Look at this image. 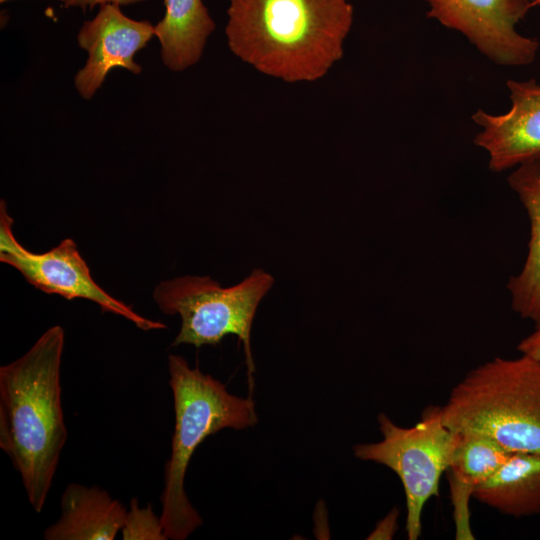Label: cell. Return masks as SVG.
<instances>
[{"mask_svg":"<svg viewBox=\"0 0 540 540\" xmlns=\"http://www.w3.org/2000/svg\"><path fill=\"white\" fill-rule=\"evenodd\" d=\"M455 433L456 442L446 471L450 483L455 538L474 539L470 526V498L476 488L491 477L513 452L482 434Z\"/></svg>","mask_w":540,"mask_h":540,"instance_id":"obj_12","label":"cell"},{"mask_svg":"<svg viewBox=\"0 0 540 540\" xmlns=\"http://www.w3.org/2000/svg\"><path fill=\"white\" fill-rule=\"evenodd\" d=\"M378 424L382 439L355 445L354 456L382 464L399 477L406 499L407 538L417 540L422 532L424 507L439 494L456 433L444 424L441 406L425 408L420 420L411 427L397 425L384 413L378 415Z\"/></svg>","mask_w":540,"mask_h":540,"instance_id":"obj_6","label":"cell"},{"mask_svg":"<svg viewBox=\"0 0 540 540\" xmlns=\"http://www.w3.org/2000/svg\"><path fill=\"white\" fill-rule=\"evenodd\" d=\"M125 540H166L168 539L160 516H157L151 504L140 507L136 497L130 500L124 525L121 529Z\"/></svg>","mask_w":540,"mask_h":540,"instance_id":"obj_16","label":"cell"},{"mask_svg":"<svg viewBox=\"0 0 540 540\" xmlns=\"http://www.w3.org/2000/svg\"><path fill=\"white\" fill-rule=\"evenodd\" d=\"M13 218L6 203H0V261L17 269L28 283L47 293L68 300L82 298L96 303L103 312L113 313L132 322L143 331L165 329L166 325L138 314L124 302L114 298L93 279L76 243L66 238L44 253H33L15 238Z\"/></svg>","mask_w":540,"mask_h":540,"instance_id":"obj_7","label":"cell"},{"mask_svg":"<svg viewBox=\"0 0 540 540\" xmlns=\"http://www.w3.org/2000/svg\"><path fill=\"white\" fill-rule=\"evenodd\" d=\"M273 277L255 269L242 282L224 288L209 276H183L160 282L153 291L159 309L178 314L180 330L172 346L190 344L197 348L217 345L228 335L243 343L250 389L255 365L250 333L257 307L271 289Z\"/></svg>","mask_w":540,"mask_h":540,"instance_id":"obj_5","label":"cell"},{"mask_svg":"<svg viewBox=\"0 0 540 540\" xmlns=\"http://www.w3.org/2000/svg\"><path fill=\"white\" fill-rule=\"evenodd\" d=\"M532 1H534V0H532Z\"/></svg>","mask_w":540,"mask_h":540,"instance_id":"obj_22","label":"cell"},{"mask_svg":"<svg viewBox=\"0 0 540 540\" xmlns=\"http://www.w3.org/2000/svg\"><path fill=\"white\" fill-rule=\"evenodd\" d=\"M349 0H229L230 51L287 83L315 82L342 59L352 28Z\"/></svg>","mask_w":540,"mask_h":540,"instance_id":"obj_1","label":"cell"},{"mask_svg":"<svg viewBox=\"0 0 540 540\" xmlns=\"http://www.w3.org/2000/svg\"><path fill=\"white\" fill-rule=\"evenodd\" d=\"M147 0H67L65 7H77L83 10L87 8H93L97 5L101 6L103 4H117V5H132Z\"/></svg>","mask_w":540,"mask_h":540,"instance_id":"obj_19","label":"cell"},{"mask_svg":"<svg viewBox=\"0 0 540 540\" xmlns=\"http://www.w3.org/2000/svg\"><path fill=\"white\" fill-rule=\"evenodd\" d=\"M441 412L454 432L488 436L510 452L540 454V359L496 357L473 368Z\"/></svg>","mask_w":540,"mask_h":540,"instance_id":"obj_4","label":"cell"},{"mask_svg":"<svg viewBox=\"0 0 540 540\" xmlns=\"http://www.w3.org/2000/svg\"><path fill=\"white\" fill-rule=\"evenodd\" d=\"M65 334L48 328L20 358L0 367V447L40 513L67 440L61 399Z\"/></svg>","mask_w":540,"mask_h":540,"instance_id":"obj_2","label":"cell"},{"mask_svg":"<svg viewBox=\"0 0 540 540\" xmlns=\"http://www.w3.org/2000/svg\"><path fill=\"white\" fill-rule=\"evenodd\" d=\"M163 18L154 26L163 64L181 72L196 64L215 23L202 0H163Z\"/></svg>","mask_w":540,"mask_h":540,"instance_id":"obj_14","label":"cell"},{"mask_svg":"<svg viewBox=\"0 0 540 540\" xmlns=\"http://www.w3.org/2000/svg\"><path fill=\"white\" fill-rule=\"evenodd\" d=\"M473 498L508 516L540 514V454L513 452Z\"/></svg>","mask_w":540,"mask_h":540,"instance_id":"obj_15","label":"cell"},{"mask_svg":"<svg viewBox=\"0 0 540 540\" xmlns=\"http://www.w3.org/2000/svg\"><path fill=\"white\" fill-rule=\"evenodd\" d=\"M427 17L455 30L487 59L500 66L532 63L539 42L517 31L533 7L532 0H423Z\"/></svg>","mask_w":540,"mask_h":540,"instance_id":"obj_8","label":"cell"},{"mask_svg":"<svg viewBox=\"0 0 540 540\" xmlns=\"http://www.w3.org/2000/svg\"><path fill=\"white\" fill-rule=\"evenodd\" d=\"M517 349L521 354L540 359V324L536 325V329L519 342Z\"/></svg>","mask_w":540,"mask_h":540,"instance_id":"obj_18","label":"cell"},{"mask_svg":"<svg viewBox=\"0 0 540 540\" xmlns=\"http://www.w3.org/2000/svg\"><path fill=\"white\" fill-rule=\"evenodd\" d=\"M536 5L540 6V0H534L533 1V6H536Z\"/></svg>","mask_w":540,"mask_h":540,"instance_id":"obj_21","label":"cell"},{"mask_svg":"<svg viewBox=\"0 0 540 540\" xmlns=\"http://www.w3.org/2000/svg\"><path fill=\"white\" fill-rule=\"evenodd\" d=\"M399 510L393 509L370 534L369 539H391L397 529Z\"/></svg>","mask_w":540,"mask_h":540,"instance_id":"obj_17","label":"cell"},{"mask_svg":"<svg viewBox=\"0 0 540 540\" xmlns=\"http://www.w3.org/2000/svg\"><path fill=\"white\" fill-rule=\"evenodd\" d=\"M7 1H10V0H0V3H5ZM58 1H62L64 4L67 2V0H58Z\"/></svg>","mask_w":540,"mask_h":540,"instance_id":"obj_20","label":"cell"},{"mask_svg":"<svg viewBox=\"0 0 540 540\" xmlns=\"http://www.w3.org/2000/svg\"><path fill=\"white\" fill-rule=\"evenodd\" d=\"M154 36V25L147 20L126 16L117 4H103L97 14L81 26L78 45L87 51L88 59L74 77V85L85 100L91 99L108 73L116 68L139 74L142 68L135 54Z\"/></svg>","mask_w":540,"mask_h":540,"instance_id":"obj_9","label":"cell"},{"mask_svg":"<svg viewBox=\"0 0 540 540\" xmlns=\"http://www.w3.org/2000/svg\"><path fill=\"white\" fill-rule=\"evenodd\" d=\"M175 426L171 454L164 466L160 519L168 539L184 540L203 524L185 492V475L198 446L225 428L253 427L257 421L252 398L231 394L226 386L184 357H168Z\"/></svg>","mask_w":540,"mask_h":540,"instance_id":"obj_3","label":"cell"},{"mask_svg":"<svg viewBox=\"0 0 540 540\" xmlns=\"http://www.w3.org/2000/svg\"><path fill=\"white\" fill-rule=\"evenodd\" d=\"M506 85L511 100L507 112L493 115L477 109L471 116L481 128L474 144L486 151L493 172L540 157V84L510 79Z\"/></svg>","mask_w":540,"mask_h":540,"instance_id":"obj_10","label":"cell"},{"mask_svg":"<svg viewBox=\"0 0 540 540\" xmlns=\"http://www.w3.org/2000/svg\"><path fill=\"white\" fill-rule=\"evenodd\" d=\"M530 221L528 252L521 271L512 276L507 289L511 307L521 318L540 324V157L526 161L508 176Z\"/></svg>","mask_w":540,"mask_h":540,"instance_id":"obj_13","label":"cell"},{"mask_svg":"<svg viewBox=\"0 0 540 540\" xmlns=\"http://www.w3.org/2000/svg\"><path fill=\"white\" fill-rule=\"evenodd\" d=\"M127 510L106 490L79 483L67 485L60 499V516L43 532L45 540H113Z\"/></svg>","mask_w":540,"mask_h":540,"instance_id":"obj_11","label":"cell"}]
</instances>
